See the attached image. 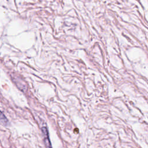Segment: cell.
Instances as JSON below:
<instances>
[{"instance_id":"1","label":"cell","mask_w":148,"mask_h":148,"mask_svg":"<svg viewBox=\"0 0 148 148\" xmlns=\"http://www.w3.org/2000/svg\"><path fill=\"white\" fill-rule=\"evenodd\" d=\"M42 132H43V133L44 134V135H45V139L46 145L48 147H50L51 145L50 144V142H49V139L48 132H47V128L46 127H43L42 128Z\"/></svg>"},{"instance_id":"2","label":"cell","mask_w":148,"mask_h":148,"mask_svg":"<svg viewBox=\"0 0 148 148\" xmlns=\"http://www.w3.org/2000/svg\"><path fill=\"white\" fill-rule=\"evenodd\" d=\"M0 120L2 121L4 123H6L8 121V120L6 119V118L5 117L1 111H0Z\"/></svg>"}]
</instances>
